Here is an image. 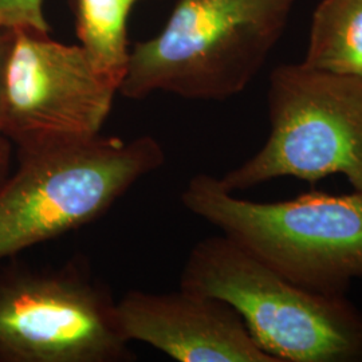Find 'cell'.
<instances>
[{"mask_svg": "<svg viewBox=\"0 0 362 362\" xmlns=\"http://www.w3.org/2000/svg\"><path fill=\"white\" fill-rule=\"evenodd\" d=\"M129 342H143L180 362H278L250 334L239 314L218 298L179 287L130 290L117 299Z\"/></svg>", "mask_w": 362, "mask_h": 362, "instance_id": "8", "label": "cell"}, {"mask_svg": "<svg viewBox=\"0 0 362 362\" xmlns=\"http://www.w3.org/2000/svg\"><path fill=\"white\" fill-rule=\"evenodd\" d=\"M180 199L194 216L303 288L345 296L350 284L362 278L361 192L311 191L259 203L228 192L219 177L199 173Z\"/></svg>", "mask_w": 362, "mask_h": 362, "instance_id": "1", "label": "cell"}, {"mask_svg": "<svg viewBox=\"0 0 362 362\" xmlns=\"http://www.w3.org/2000/svg\"><path fill=\"white\" fill-rule=\"evenodd\" d=\"M13 28L0 27V109H1V97H3V85L8 57L13 45Z\"/></svg>", "mask_w": 362, "mask_h": 362, "instance_id": "12", "label": "cell"}, {"mask_svg": "<svg viewBox=\"0 0 362 362\" xmlns=\"http://www.w3.org/2000/svg\"><path fill=\"white\" fill-rule=\"evenodd\" d=\"M13 151V144L0 133V185L7 180L11 173Z\"/></svg>", "mask_w": 362, "mask_h": 362, "instance_id": "13", "label": "cell"}, {"mask_svg": "<svg viewBox=\"0 0 362 362\" xmlns=\"http://www.w3.org/2000/svg\"><path fill=\"white\" fill-rule=\"evenodd\" d=\"M118 89L81 46L59 43L49 31L13 28L0 133L18 155L88 143L101 136Z\"/></svg>", "mask_w": 362, "mask_h": 362, "instance_id": "7", "label": "cell"}, {"mask_svg": "<svg viewBox=\"0 0 362 362\" xmlns=\"http://www.w3.org/2000/svg\"><path fill=\"white\" fill-rule=\"evenodd\" d=\"M42 3L43 0H0V27L50 31Z\"/></svg>", "mask_w": 362, "mask_h": 362, "instance_id": "11", "label": "cell"}, {"mask_svg": "<svg viewBox=\"0 0 362 362\" xmlns=\"http://www.w3.org/2000/svg\"><path fill=\"white\" fill-rule=\"evenodd\" d=\"M0 185V263L101 219L165 152L151 136H100L73 146L18 155Z\"/></svg>", "mask_w": 362, "mask_h": 362, "instance_id": "4", "label": "cell"}, {"mask_svg": "<svg viewBox=\"0 0 362 362\" xmlns=\"http://www.w3.org/2000/svg\"><path fill=\"white\" fill-rule=\"evenodd\" d=\"M298 0H179L163 31L130 50L118 93L223 101L246 89Z\"/></svg>", "mask_w": 362, "mask_h": 362, "instance_id": "2", "label": "cell"}, {"mask_svg": "<svg viewBox=\"0 0 362 362\" xmlns=\"http://www.w3.org/2000/svg\"><path fill=\"white\" fill-rule=\"evenodd\" d=\"M302 64L362 79V0H322L318 4Z\"/></svg>", "mask_w": 362, "mask_h": 362, "instance_id": "9", "label": "cell"}, {"mask_svg": "<svg viewBox=\"0 0 362 362\" xmlns=\"http://www.w3.org/2000/svg\"><path fill=\"white\" fill-rule=\"evenodd\" d=\"M112 297L81 259L0 263V362L133 360Z\"/></svg>", "mask_w": 362, "mask_h": 362, "instance_id": "6", "label": "cell"}, {"mask_svg": "<svg viewBox=\"0 0 362 362\" xmlns=\"http://www.w3.org/2000/svg\"><path fill=\"white\" fill-rule=\"evenodd\" d=\"M272 132L251 158L219 177L228 192L278 177L322 180L344 175L362 194V79L305 64L278 66L270 77Z\"/></svg>", "mask_w": 362, "mask_h": 362, "instance_id": "5", "label": "cell"}, {"mask_svg": "<svg viewBox=\"0 0 362 362\" xmlns=\"http://www.w3.org/2000/svg\"><path fill=\"white\" fill-rule=\"evenodd\" d=\"M139 0H74L77 35L91 64L121 86L128 65L127 25ZM119 90V89H118Z\"/></svg>", "mask_w": 362, "mask_h": 362, "instance_id": "10", "label": "cell"}, {"mask_svg": "<svg viewBox=\"0 0 362 362\" xmlns=\"http://www.w3.org/2000/svg\"><path fill=\"white\" fill-rule=\"evenodd\" d=\"M180 287L231 306L278 362H362V313L290 282L224 235L194 245Z\"/></svg>", "mask_w": 362, "mask_h": 362, "instance_id": "3", "label": "cell"}]
</instances>
